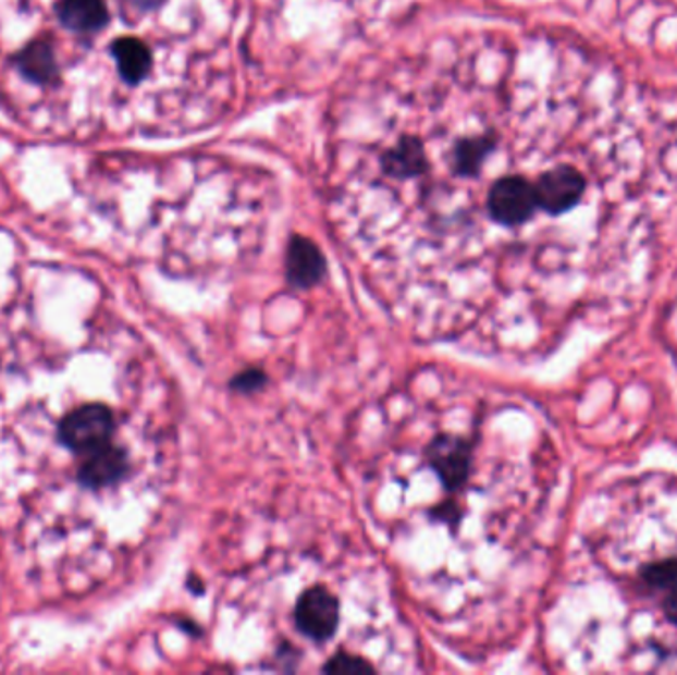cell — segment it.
Returning <instances> with one entry per match:
<instances>
[{"mask_svg":"<svg viewBox=\"0 0 677 675\" xmlns=\"http://www.w3.org/2000/svg\"><path fill=\"white\" fill-rule=\"evenodd\" d=\"M341 597L333 588L316 582L304 588L292 604V626L295 634L316 646L337 640L343 621Z\"/></svg>","mask_w":677,"mask_h":675,"instance_id":"1","label":"cell"},{"mask_svg":"<svg viewBox=\"0 0 677 675\" xmlns=\"http://www.w3.org/2000/svg\"><path fill=\"white\" fill-rule=\"evenodd\" d=\"M118 420L108 404L89 403L74 408L62 418L58 430L60 442L76 452L77 456H86L99 447L115 442Z\"/></svg>","mask_w":677,"mask_h":675,"instance_id":"2","label":"cell"},{"mask_svg":"<svg viewBox=\"0 0 677 675\" xmlns=\"http://www.w3.org/2000/svg\"><path fill=\"white\" fill-rule=\"evenodd\" d=\"M537 208L536 185L519 174L503 176L490 188L488 212L493 222L502 226H521L533 218Z\"/></svg>","mask_w":677,"mask_h":675,"instance_id":"3","label":"cell"},{"mask_svg":"<svg viewBox=\"0 0 677 675\" xmlns=\"http://www.w3.org/2000/svg\"><path fill=\"white\" fill-rule=\"evenodd\" d=\"M587 191V181L579 169L558 164L537 179L536 195L539 208L546 214L561 217L579 205Z\"/></svg>","mask_w":677,"mask_h":675,"instance_id":"4","label":"cell"},{"mask_svg":"<svg viewBox=\"0 0 677 675\" xmlns=\"http://www.w3.org/2000/svg\"><path fill=\"white\" fill-rule=\"evenodd\" d=\"M82 457L84 462L77 469V479L88 490H106L110 486H120L132 469V456L127 447L118 440Z\"/></svg>","mask_w":677,"mask_h":675,"instance_id":"5","label":"cell"},{"mask_svg":"<svg viewBox=\"0 0 677 675\" xmlns=\"http://www.w3.org/2000/svg\"><path fill=\"white\" fill-rule=\"evenodd\" d=\"M323 272H325V258L317 248L316 242L306 236H294L290 240L285 254L287 282L297 290H309L321 282Z\"/></svg>","mask_w":677,"mask_h":675,"instance_id":"6","label":"cell"},{"mask_svg":"<svg viewBox=\"0 0 677 675\" xmlns=\"http://www.w3.org/2000/svg\"><path fill=\"white\" fill-rule=\"evenodd\" d=\"M430 169L424 145L413 135L401 137L398 143L384 152L383 171L394 179H415Z\"/></svg>","mask_w":677,"mask_h":675,"instance_id":"7","label":"cell"},{"mask_svg":"<svg viewBox=\"0 0 677 675\" xmlns=\"http://www.w3.org/2000/svg\"><path fill=\"white\" fill-rule=\"evenodd\" d=\"M56 12L62 26L77 34L98 33L110 22V11L103 0H62Z\"/></svg>","mask_w":677,"mask_h":675,"instance_id":"8","label":"cell"},{"mask_svg":"<svg viewBox=\"0 0 677 675\" xmlns=\"http://www.w3.org/2000/svg\"><path fill=\"white\" fill-rule=\"evenodd\" d=\"M111 54L118 62L121 77L127 84H139L151 70V52L139 38H120L111 44Z\"/></svg>","mask_w":677,"mask_h":675,"instance_id":"9","label":"cell"},{"mask_svg":"<svg viewBox=\"0 0 677 675\" xmlns=\"http://www.w3.org/2000/svg\"><path fill=\"white\" fill-rule=\"evenodd\" d=\"M14 65L26 79L34 84H48L58 77V64L52 44L46 40H34L14 58Z\"/></svg>","mask_w":677,"mask_h":675,"instance_id":"10","label":"cell"},{"mask_svg":"<svg viewBox=\"0 0 677 675\" xmlns=\"http://www.w3.org/2000/svg\"><path fill=\"white\" fill-rule=\"evenodd\" d=\"M495 135H476L459 139L452 151V169L461 176H473L480 173L481 164L488 159V155L495 149Z\"/></svg>","mask_w":677,"mask_h":675,"instance_id":"11","label":"cell"},{"mask_svg":"<svg viewBox=\"0 0 677 675\" xmlns=\"http://www.w3.org/2000/svg\"><path fill=\"white\" fill-rule=\"evenodd\" d=\"M638 577H640V582H642L650 592L666 594L669 590H676L677 556H667V559H660V561L648 563V565L640 568Z\"/></svg>","mask_w":677,"mask_h":675,"instance_id":"12","label":"cell"},{"mask_svg":"<svg viewBox=\"0 0 677 675\" xmlns=\"http://www.w3.org/2000/svg\"><path fill=\"white\" fill-rule=\"evenodd\" d=\"M263 381H266V375H263L262 370H246V372H242V375H238V377L232 381V386H234L236 391L242 392L260 391Z\"/></svg>","mask_w":677,"mask_h":675,"instance_id":"13","label":"cell"},{"mask_svg":"<svg viewBox=\"0 0 677 675\" xmlns=\"http://www.w3.org/2000/svg\"><path fill=\"white\" fill-rule=\"evenodd\" d=\"M662 610H664V616L667 622H672L674 626H677V588L676 590H669L664 594L662 600Z\"/></svg>","mask_w":677,"mask_h":675,"instance_id":"14","label":"cell"},{"mask_svg":"<svg viewBox=\"0 0 677 675\" xmlns=\"http://www.w3.org/2000/svg\"><path fill=\"white\" fill-rule=\"evenodd\" d=\"M161 2H163V0H130V4H132V7H135V9H139V11L143 12L153 11V9H157Z\"/></svg>","mask_w":677,"mask_h":675,"instance_id":"15","label":"cell"}]
</instances>
